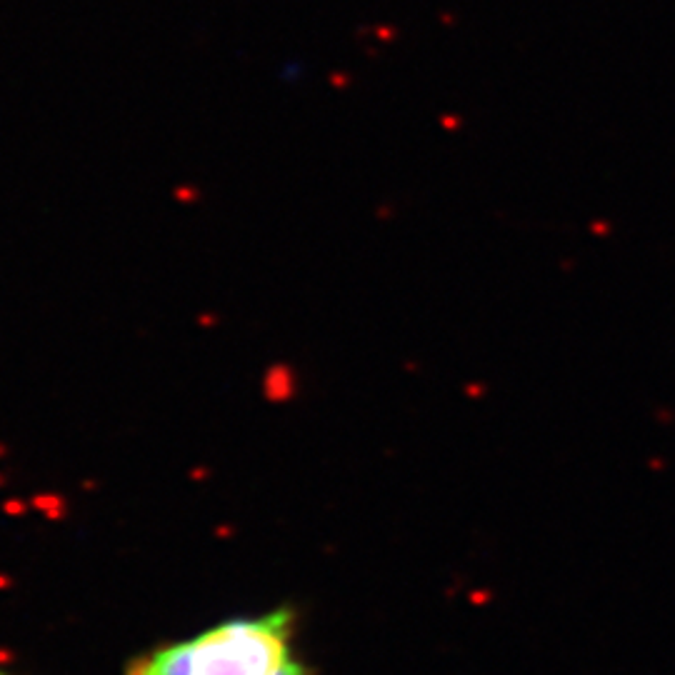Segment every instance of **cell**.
I'll use <instances>...</instances> for the list:
<instances>
[{
    "mask_svg": "<svg viewBox=\"0 0 675 675\" xmlns=\"http://www.w3.org/2000/svg\"><path fill=\"white\" fill-rule=\"evenodd\" d=\"M0 675H11V673H6V670H3V668H0Z\"/></svg>",
    "mask_w": 675,
    "mask_h": 675,
    "instance_id": "7a4b0ae2",
    "label": "cell"
},
{
    "mask_svg": "<svg viewBox=\"0 0 675 675\" xmlns=\"http://www.w3.org/2000/svg\"><path fill=\"white\" fill-rule=\"evenodd\" d=\"M125 675H313L295 648V615L233 618L133 658Z\"/></svg>",
    "mask_w": 675,
    "mask_h": 675,
    "instance_id": "6da1fadb",
    "label": "cell"
}]
</instances>
